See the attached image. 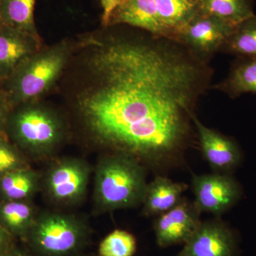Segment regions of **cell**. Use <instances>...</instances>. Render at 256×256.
<instances>
[{"label": "cell", "instance_id": "44dd1931", "mask_svg": "<svg viewBox=\"0 0 256 256\" xmlns=\"http://www.w3.org/2000/svg\"><path fill=\"white\" fill-rule=\"evenodd\" d=\"M220 52L238 58H256V16L248 18L236 26Z\"/></svg>", "mask_w": 256, "mask_h": 256}, {"label": "cell", "instance_id": "7a4b0ae2", "mask_svg": "<svg viewBox=\"0 0 256 256\" xmlns=\"http://www.w3.org/2000/svg\"><path fill=\"white\" fill-rule=\"evenodd\" d=\"M75 44L64 40L42 48L0 82L12 109L22 104L40 100L63 75L73 54Z\"/></svg>", "mask_w": 256, "mask_h": 256}, {"label": "cell", "instance_id": "277c9868", "mask_svg": "<svg viewBox=\"0 0 256 256\" xmlns=\"http://www.w3.org/2000/svg\"><path fill=\"white\" fill-rule=\"evenodd\" d=\"M67 126L62 114L40 100L13 108L6 134L25 156L42 159L52 156L65 140Z\"/></svg>", "mask_w": 256, "mask_h": 256}, {"label": "cell", "instance_id": "6da1fadb", "mask_svg": "<svg viewBox=\"0 0 256 256\" xmlns=\"http://www.w3.org/2000/svg\"><path fill=\"white\" fill-rule=\"evenodd\" d=\"M65 72L69 100L92 142L159 168L188 148L214 73L210 60L176 40L118 25L76 42Z\"/></svg>", "mask_w": 256, "mask_h": 256}, {"label": "cell", "instance_id": "8fae6325", "mask_svg": "<svg viewBox=\"0 0 256 256\" xmlns=\"http://www.w3.org/2000/svg\"><path fill=\"white\" fill-rule=\"evenodd\" d=\"M193 122L202 154L214 172L229 174L238 168L242 153L236 142L218 131L204 126L196 114Z\"/></svg>", "mask_w": 256, "mask_h": 256}, {"label": "cell", "instance_id": "5bb4252c", "mask_svg": "<svg viewBox=\"0 0 256 256\" xmlns=\"http://www.w3.org/2000/svg\"><path fill=\"white\" fill-rule=\"evenodd\" d=\"M186 184L176 182L168 178L158 176L148 184L142 204L146 216H158L172 208L181 201Z\"/></svg>", "mask_w": 256, "mask_h": 256}, {"label": "cell", "instance_id": "2e32d148", "mask_svg": "<svg viewBox=\"0 0 256 256\" xmlns=\"http://www.w3.org/2000/svg\"><path fill=\"white\" fill-rule=\"evenodd\" d=\"M40 184V174L30 168L12 172L0 178V202L30 201Z\"/></svg>", "mask_w": 256, "mask_h": 256}, {"label": "cell", "instance_id": "4fadbf2b", "mask_svg": "<svg viewBox=\"0 0 256 256\" xmlns=\"http://www.w3.org/2000/svg\"><path fill=\"white\" fill-rule=\"evenodd\" d=\"M124 25L165 37L154 0H126L111 15L108 26Z\"/></svg>", "mask_w": 256, "mask_h": 256}, {"label": "cell", "instance_id": "603a6c76", "mask_svg": "<svg viewBox=\"0 0 256 256\" xmlns=\"http://www.w3.org/2000/svg\"><path fill=\"white\" fill-rule=\"evenodd\" d=\"M30 168L26 156L8 138L0 134V178L16 170Z\"/></svg>", "mask_w": 256, "mask_h": 256}, {"label": "cell", "instance_id": "d6986e66", "mask_svg": "<svg viewBox=\"0 0 256 256\" xmlns=\"http://www.w3.org/2000/svg\"><path fill=\"white\" fill-rule=\"evenodd\" d=\"M36 0H0V22L41 40L34 21Z\"/></svg>", "mask_w": 256, "mask_h": 256}, {"label": "cell", "instance_id": "3957f363", "mask_svg": "<svg viewBox=\"0 0 256 256\" xmlns=\"http://www.w3.org/2000/svg\"><path fill=\"white\" fill-rule=\"evenodd\" d=\"M94 182V201L101 212L142 204L148 186L142 163L120 152H109L99 160Z\"/></svg>", "mask_w": 256, "mask_h": 256}, {"label": "cell", "instance_id": "8992f818", "mask_svg": "<svg viewBox=\"0 0 256 256\" xmlns=\"http://www.w3.org/2000/svg\"><path fill=\"white\" fill-rule=\"evenodd\" d=\"M90 168L85 160L64 158L50 165L44 178L45 193L60 206L80 203L86 195Z\"/></svg>", "mask_w": 256, "mask_h": 256}, {"label": "cell", "instance_id": "9c48e42d", "mask_svg": "<svg viewBox=\"0 0 256 256\" xmlns=\"http://www.w3.org/2000/svg\"><path fill=\"white\" fill-rule=\"evenodd\" d=\"M201 214L194 202L182 198L176 206L158 216L154 223L158 245L166 248L184 244L201 224Z\"/></svg>", "mask_w": 256, "mask_h": 256}, {"label": "cell", "instance_id": "ac0fdd59", "mask_svg": "<svg viewBox=\"0 0 256 256\" xmlns=\"http://www.w3.org/2000/svg\"><path fill=\"white\" fill-rule=\"evenodd\" d=\"M214 88L233 98L248 92L256 94V58H238L228 76Z\"/></svg>", "mask_w": 256, "mask_h": 256}, {"label": "cell", "instance_id": "7402d4cb", "mask_svg": "<svg viewBox=\"0 0 256 256\" xmlns=\"http://www.w3.org/2000/svg\"><path fill=\"white\" fill-rule=\"evenodd\" d=\"M137 250V240L132 234L116 229L101 242L99 256H133Z\"/></svg>", "mask_w": 256, "mask_h": 256}, {"label": "cell", "instance_id": "5b68a950", "mask_svg": "<svg viewBox=\"0 0 256 256\" xmlns=\"http://www.w3.org/2000/svg\"><path fill=\"white\" fill-rule=\"evenodd\" d=\"M86 227L73 215L47 212L37 216L28 236L32 248L45 256H65L78 249Z\"/></svg>", "mask_w": 256, "mask_h": 256}, {"label": "cell", "instance_id": "9a60e30c", "mask_svg": "<svg viewBox=\"0 0 256 256\" xmlns=\"http://www.w3.org/2000/svg\"><path fill=\"white\" fill-rule=\"evenodd\" d=\"M165 37L175 40L178 34L201 13L200 0H154Z\"/></svg>", "mask_w": 256, "mask_h": 256}, {"label": "cell", "instance_id": "e0dca14e", "mask_svg": "<svg viewBox=\"0 0 256 256\" xmlns=\"http://www.w3.org/2000/svg\"><path fill=\"white\" fill-rule=\"evenodd\" d=\"M30 201L0 202V226L14 237H26L37 217Z\"/></svg>", "mask_w": 256, "mask_h": 256}, {"label": "cell", "instance_id": "484cf974", "mask_svg": "<svg viewBox=\"0 0 256 256\" xmlns=\"http://www.w3.org/2000/svg\"><path fill=\"white\" fill-rule=\"evenodd\" d=\"M14 237L0 226V256H4L14 247Z\"/></svg>", "mask_w": 256, "mask_h": 256}, {"label": "cell", "instance_id": "4316f807", "mask_svg": "<svg viewBox=\"0 0 256 256\" xmlns=\"http://www.w3.org/2000/svg\"><path fill=\"white\" fill-rule=\"evenodd\" d=\"M4 256H28L24 252H20V250H16V249L13 248L11 252H8Z\"/></svg>", "mask_w": 256, "mask_h": 256}, {"label": "cell", "instance_id": "7c38bea8", "mask_svg": "<svg viewBox=\"0 0 256 256\" xmlns=\"http://www.w3.org/2000/svg\"><path fill=\"white\" fill-rule=\"evenodd\" d=\"M42 48V40L0 22V82Z\"/></svg>", "mask_w": 256, "mask_h": 256}, {"label": "cell", "instance_id": "d4e9b609", "mask_svg": "<svg viewBox=\"0 0 256 256\" xmlns=\"http://www.w3.org/2000/svg\"><path fill=\"white\" fill-rule=\"evenodd\" d=\"M12 108L0 88V134H6V124Z\"/></svg>", "mask_w": 256, "mask_h": 256}, {"label": "cell", "instance_id": "cb8c5ba5", "mask_svg": "<svg viewBox=\"0 0 256 256\" xmlns=\"http://www.w3.org/2000/svg\"><path fill=\"white\" fill-rule=\"evenodd\" d=\"M126 0H100L101 8L102 10L101 23L102 28L108 26L111 15L120 5L122 4Z\"/></svg>", "mask_w": 256, "mask_h": 256}, {"label": "cell", "instance_id": "ffe728a7", "mask_svg": "<svg viewBox=\"0 0 256 256\" xmlns=\"http://www.w3.org/2000/svg\"><path fill=\"white\" fill-rule=\"evenodd\" d=\"M201 13L237 26L255 14L252 0H200Z\"/></svg>", "mask_w": 256, "mask_h": 256}, {"label": "cell", "instance_id": "30bf717a", "mask_svg": "<svg viewBox=\"0 0 256 256\" xmlns=\"http://www.w3.org/2000/svg\"><path fill=\"white\" fill-rule=\"evenodd\" d=\"M236 239L222 220L202 222L176 256H235Z\"/></svg>", "mask_w": 256, "mask_h": 256}, {"label": "cell", "instance_id": "52a82bcc", "mask_svg": "<svg viewBox=\"0 0 256 256\" xmlns=\"http://www.w3.org/2000/svg\"><path fill=\"white\" fill-rule=\"evenodd\" d=\"M192 188L195 206L201 213L223 214L240 200L242 188L229 174H193Z\"/></svg>", "mask_w": 256, "mask_h": 256}, {"label": "cell", "instance_id": "ba28073f", "mask_svg": "<svg viewBox=\"0 0 256 256\" xmlns=\"http://www.w3.org/2000/svg\"><path fill=\"white\" fill-rule=\"evenodd\" d=\"M235 28L220 18L200 13L181 30L174 40L188 46L198 56L210 62Z\"/></svg>", "mask_w": 256, "mask_h": 256}]
</instances>
